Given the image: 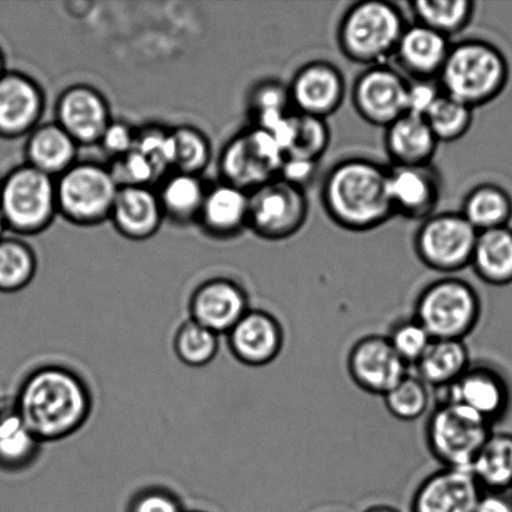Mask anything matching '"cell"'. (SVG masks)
I'll return each mask as SVG.
<instances>
[{"instance_id":"1","label":"cell","mask_w":512,"mask_h":512,"mask_svg":"<svg viewBox=\"0 0 512 512\" xmlns=\"http://www.w3.org/2000/svg\"><path fill=\"white\" fill-rule=\"evenodd\" d=\"M15 408L40 443H55L83 428L93 396L82 376L62 365H44L25 376Z\"/></svg>"},{"instance_id":"2","label":"cell","mask_w":512,"mask_h":512,"mask_svg":"<svg viewBox=\"0 0 512 512\" xmlns=\"http://www.w3.org/2000/svg\"><path fill=\"white\" fill-rule=\"evenodd\" d=\"M388 179L389 167L374 159L340 160L325 174L320 203L331 222L346 232H373L395 217Z\"/></svg>"},{"instance_id":"3","label":"cell","mask_w":512,"mask_h":512,"mask_svg":"<svg viewBox=\"0 0 512 512\" xmlns=\"http://www.w3.org/2000/svg\"><path fill=\"white\" fill-rule=\"evenodd\" d=\"M509 80L510 64L503 50L480 38L451 45L438 77L444 94L473 109L498 99Z\"/></svg>"},{"instance_id":"4","label":"cell","mask_w":512,"mask_h":512,"mask_svg":"<svg viewBox=\"0 0 512 512\" xmlns=\"http://www.w3.org/2000/svg\"><path fill=\"white\" fill-rule=\"evenodd\" d=\"M408 27L405 14L388 0H360L349 5L336 28L339 52L351 63L386 64Z\"/></svg>"},{"instance_id":"5","label":"cell","mask_w":512,"mask_h":512,"mask_svg":"<svg viewBox=\"0 0 512 512\" xmlns=\"http://www.w3.org/2000/svg\"><path fill=\"white\" fill-rule=\"evenodd\" d=\"M483 315L479 291L455 275L430 281L416 296L414 318L433 339L465 340L478 328Z\"/></svg>"},{"instance_id":"6","label":"cell","mask_w":512,"mask_h":512,"mask_svg":"<svg viewBox=\"0 0 512 512\" xmlns=\"http://www.w3.org/2000/svg\"><path fill=\"white\" fill-rule=\"evenodd\" d=\"M0 210L18 237L45 232L59 215L55 179L25 163L9 170L0 179Z\"/></svg>"},{"instance_id":"7","label":"cell","mask_w":512,"mask_h":512,"mask_svg":"<svg viewBox=\"0 0 512 512\" xmlns=\"http://www.w3.org/2000/svg\"><path fill=\"white\" fill-rule=\"evenodd\" d=\"M494 426L464 406L438 401L425 423V443L441 468L470 469Z\"/></svg>"},{"instance_id":"8","label":"cell","mask_w":512,"mask_h":512,"mask_svg":"<svg viewBox=\"0 0 512 512\" xmlns=\"http://www.w3.org/2000/svg\"><path fill=\"white\" fill-rule=\"evenodd\" d=\"M57 185L58 214L79 227L108 222L119 192L108 165L78 160L60 177Z\"/></svg>"},{"instance_id":"9","label":"cell","mask_w":512,"mask_h":512,"mask_svg":"<svg viewBox=\"0 0 512 512\" xmlns=\"http://www.w3.org/2000/svg\"><path fill=\"white\" fill-rule=\"evenodd\" d=\"M478 235L460 212L435 213L416 230L414 252L426 268L455 275L470 268Z\"/></svg>"},{"instance_id":"10","label":"cell","mask_w":512,"mask_h":512,"mask_svg":"<svg viewBox=\"0 0 512 512\" xmlns=\"http://www.w3.org/2000/svg\"><path fill=\"white\" fill-rule=\"evenodd\" d=\"M284 159V150L273 135L253 125L229 139L219 159V170L223 182L252 193L279 178Z\"/></svg>"},{"instance_id":"11","label":"cell","mask_w":512,"mask_h":512,"mask_svg":"<svg viewBox=\"0 0 512 512\" xmlns=\"http://www.w3.org/2000/svg\"><path fill=\"white\" fill-rule=\"evenodd\" d=\"M309 210L306 190L274 179L249 193L248 229L268 242H283L304 228Z\"/></svg>"},{"instance_id":"12","label":"cell","mask_w":512,"mask_h":512,"mask_svg":"<svg viewBox=\"0 0 512 512\" xmlns=\"http://www.w3.org/2000/svg\"><path fill=\"white\" fill-rule=\"evenodd\" d=\"M409 80L388 64L374 65L356 77L351 103L356 114L374 127L386 128L406 114Z\"/></svg>"},{"instance_id":"13","label":"cell","mask_w":512,"mask_h":512,"mask_svg":"<svg viewBox=\"0 0 512 512\" xmlns=\"http://www.w3.org/2000/svg\"><path fill=\"white\" fill-rule=\"evenodd\" d=\"M438 401H448L473 411L495 426L508 415L512 394L508 379L489 363H473L448 388L435 390Z\"/></svg>"},{"instance_id":"14","label":"cell","mask_w":512,"mask_h":512,"mask_svg":"<svg viewBox=\"0 0 512 512\" xmlns=\"http://www.w3.org/2000/svg\"><path fill=\"white\" fill-rule=\"evenodd\" d=\"M346 369L360 390L381 398L409 374V366L396 354L386 335L380 334L355 341L346 358Z\"/></svg>"},{"instance_id":"15","label":"cell","mask_w":512,"mask_h":512,"mask_svg":"<svg viewBox=\"0 0 512 512\" xmlns=\"http://www.w3.org/2000/svg\"><path fill=\"white\" fill-rule=\"evenodd\" d=\"M288 88L294 112L321 119L339 112L348 90L343 72L323 59L301 65Z\"/></svg>"},{"instance_id":"16","label":"cell","mask_w":512,"mask_h":512,"mask_svg":"<svg viewBox=\"0 0 512 512\" xmlns=\"http://www.w3.org/2000/svg\"><path fill=\"white\" fill-rule=\"evenodd\" d=\"M112 120L107 98L92 85L75 84L64 89L55 104L54 122L79 147L98 145Z\"/></svg>"},{"instance_id":"17","label":"cell","mask_w":512,"mask_h":512,"mask_svg":"<svg viewBox=\"0 0 512 512\" xmlns=\"http://www.w3.org/2000/svg\"><path fill=\"white\" fill-rule=\"evenodd\" d=\"M45 110V95L37 80L18 70L0 78V138H27L39 124Z\"/></svg>"},{"instance_id":"18","label":"cell","mask_w":512,"mask_h":512,"mask_svg":"<svg viewBox=\"0 0 512 512\" xmlns=\"http://www.w3.org/2000/svg\"><path fill=\"white\" fill-rule=\"evenodd\" d=\"M250 309L242 285L229 278H213L200 284L190 296L189 319L217 335H228Z\"/></svg>"},{"instance_id":"19","label":"cell","mask_w":512,"mask_h":512,"mask_svg":"<svg viewBox=\"0 0 512 512\" xmlns=\"http://www.w3.org/2000/svg\"><path fill=\"white\" fill-rule=\"evenodd\" d=\"M389 197L395 217L423 222L436 213L443 180L433 164L420 167H389Z\"/></svg>"},{"instance_id":"20","label":"cell","mask_w":512,"mask_h":512,"mask_svg":"<svg viewBox=\"0 0 512 512\" xmlns=\"http://www.w3.org/2000/svg\"><path fill=\"white\" fill-rule=\"evenodd\" d=\"M483 493L470 469L440 468L416 488L410 512H475Z\"/></svg>"},{"instance_id":"21","label":"cell","mask_w":512,"mask_h":512,"mask_svg":"<svg viewBox=\"0 0 512 512\" xmlns=\"http://www.w3.org/2000/svg\"><path fill=\"white\" fill-rule=\"evenodd\" d=\"M227 338L230 353L240 364L263 368L279 358L284 349L285 331L269 311L250 309Z\"/></svg>"},{"instance_id":"22","label":"cell","mask_w":512,"mask_h":512,"mask_svg":"<svg viewBox=\"0 0 512 512\" xmlns=\"http://www.w3.org/2000/svg\"><path fill=\"white\" fill-rule=\"evenodd\" d=\"M157 190L152 187L119 188L109 222L122 237L133 242L154 237L164 222Z\"/></svg>"},{"instance_id":"23","label":"cell","mask_w":512,"mask_h":512,"mask_svg":"<svg viewBox=\"0 0 512 512\" xmlns=\"http://www.w3.org/2000/svg\"><path fill=\"white\" fill-rule=\"evenodd\" d=\"M453 43L418 23L408 24L394 59L411 79H438Z\"/></svg>"},{"instance_id":"24","label":"cell","mask_w":512,"mask_h":512,"mask_svg":"<svg viewBox=\"0 0 512 512\" xmlns=\"http://www.w3.org/2000/svg\"><path fill=\"white\" fill-rule=\"evenodd\" d=\"M425 118L406 113L385 128L384 148L394 167L433 164L439 147Z\"/></svg>"},{"instance_id":"25","label":"cell","mask_w":512,"mask_h":512,"mask_svg":"<svg viewBox=\"0 0 512 512\" xmlns=\"http://www.w3.org/2000/svg\"><path fill=\"white\" fill-rule=\"evenodd\" d=\"M204 232L214 238H234L249 222V193L223 182L207 189L197 219Z\"/></svg>"},{"instance_id":"26","label":"cell","mask_w":512,"mask_h":512,"mask_svg":"<svg viewBox=\"0 0 512 512\" xmlns=\"http://www.w3.org/2000/svg\"><path fill=\"white\" fill-rule=\"evenodd\" d=\"M79 148L57 123H42L27 137L25 164L57 179L78 162Z\"/></svg>"},{"instance_id":"27","label":"cell","mask_w":512,"mask_h":512,"mask_svg":"<svg viewBox=\"0 0 512 512\" xmlns=\"http://www.w3.org/2000/svg\"><path fill=\"white\" fill-rule=\"evenodd\" d=\"M42 443L13 403H0V470L19 473L39 458Z\"/></svg>"},{"instance_id":"28","label":"cell","mask_w":512,"mask_h":512,"mask_svg":"<svg viewBox=\"0 0 512 512\" xmlns=\"http://www.w3.org/2000/svg\"><path fill=\"white\" fill-rule=\"evenodd\" d=\"M471 364L465 340L433 339L413 368L430 389L440 390L455 383Z\"/></svg>"},{"instance_id":"29","label":"cell","mask_w":512,"mask_h":512,"mask_svg":"<svg viewBox=\"0 0 512 512\" xmlns=\"http://www.w3.org/2000/svg\"><path fill=\"white\" fill-rule=\"evenodd\" d=\"M470 268L485 284L512 283V229L504 227L479 233Z\"/></svg>"},{"instance_id":"30","label":"cell","mask_w":512,"mask_h":512,"mask_svg":"<svg viewBox=\"0 0 512 512\" xmlns=\"http://www.w3.org/2000/svg\"><path fill=\"white\" fill-rule=\"evenodd\" d=\"M460 213L478 233L509 227L511 194L499 184L480 183L465 195Z\"/></svg>"},{"instance_id":"31","label":"cell","mask_w":512,"mask_h":512,"mask_svg":"<svg viewBox=\"0 0 512 512\" xmlns=\"http://www.w3.org/2000/svg\"><path fill=\"white\" fill-rule=\"evenodd\" d=\"M207 189L200 175L173 172L155 190L164 217L174 223L188 224L197 222Z\"/></svg>"},{"instance_id":"32","label":"cell","mask_w":512,"mask_h":512,"mask_svg":"<svg viewBox=\"0 0 512 512\" xmlns=\"http://www.w3.org/2000/svg\"><path fill=\"white\" fill-rule=\"evenodd\" d=\"M484 491L509 493L512 489V434L491 433L470 466Z\"/></svg>"},{"instance_id":"33","label":"cell","mask_w":512,"mask_h":512,"mask_svg":"<svg viewBox=\"0 0 512 512\" xmlns=\"http://www.w3.org/2000/svg\"><path fill=\"white\" fill-rule=\"evenodd\" d=\"M408 7L414 23L451 39L473 23L476 3L473 0H415Z\"/></svg>"},{"instance_id":"34","label":"cell","mask_w":512,"mask_h":512,"mask_svg":"<svg viewBox=\"0 0 512 512\" xmlns=\"http://www.w3.org/2000/svg\"><path fill=\"white\" fill-rule=\"evenodd\" d=\"M37 255L20 237L0 239V293L13 294L27 288L37 274Z\"/></svg>"},{"instance_id":"35","label":"cell","mask_w":512,"mask_h":512,"mask_svg":"<svg viewBox=\"0 0 512 512\" xmlns=\"http://www.w3.org/2000/svg\"><path fill=\"white\" fill-rule=\"evenodd\" d=\"M331 142V130L326 119L291 113L290 135L286 144V157L319 162Z\"/></svg>"},{"instance_id":"36","label":"cell","mask_w":512,"mask_h":512,"mask_svg":"<svg viewBox=\"0 0 512 512\" xmlns=\"http://www.w3.org/2000/svg\"><path fill=\"white\" fill-rule=\"evenodd\" d=\"M474 110L443 93L426 114L425 120L439 143H454L470 132Z\"/></svg>"},{"instance_id":"37","label":"cell","mask_w":512,"mask_h":512,"mask_svg":"<svg viewBox=\"0 0 512 512\" xmlns=\"http://www.w3.org/2000/svg\"><path fill=\"white\" fill-rule=\"evenodd\" d=\"M248 107L255 127H273L285 115L293 112L288 84L281 83L278 79L261 80L250 90Z\"/></svg>"},{"instance_id":"38","label":"cell","mask_w":512,"mask_h":512,"mask_svg":"<svg viewBox=\"0 0 512 512\" xmlns=\"http://www.w3.org/2000/svg\"><path fill=\"white\" fill-rule=\"evenodd\" d=\"M383 400L386 410L396 420L413 423L428 413L431 391L419 376L409 373Z\"/></svg>"},{"instance_id":"39","label":"cell","mask_w":512,"mask_h":512,"mask_svg":"<svg viewBox=\"0 0 512 512\" xmlns=\"http://www.w3.org/2000/svg\"><path fill=\"white\" fill-rule=\"evenodd\" d=\"M174 351L183 364L203 368L217 358L219 335L188 319L175 334Z\"/></svg>"},{"instance_id":"40","label":"cell","mask_w":512,"mask_h":512,"mask_svg":"<svg viewBox=\"0 0 512 512\" xmlns=\"http://www.w3.org/2000/svg\"><path fill=\"white\" fill-rule=\"evenodd\" d=\"M174 172L202 175L212 160V144L198 128L182 125L172 129Z\"/></svg>"},{"instance_id":"41","label":"cell","mask_w":512,"mask_h":512,"mask_svg":"<svg viewBox=\"0 0 512 512\" xmlns=\"http://www.w3.org/2000/svg\"><path fill=\"white\" fill-rule=\"evenodd\" d=\"M154 165L160 182L174 172V140L172 129L147 125L137 129L135 148Z\"/></svg>"},{"instance_id":"42","label":"cell","mask_w":512,"mask_h":512,"mask_svg":"<svg viewBox=\"0 0 512 512\" xmlns=\"http://www.w3.org/2000/svg\"><path fill=\"white\" fill-rule=\"evenodd\" d=\"M386 338L409 368L418 363L433 341L428 330L413 315L394 321Z\"/></svg>"},{"instance_id":"43","label":"cell","mask_w":512,"mask_h":512,"mask_svg":"<svg viewBox=\"0 0 512 512\" xmlns=\"http://www.w3.org/2000/svg\"><path fill=\"white\" fill-rule=\"evenodd\" d=\"M115 182L119 188L124 187H152L160 183V178L154 165L137 149L113 159L108 165Z\"/></svg>"},{"instance_id":"44","label":"cell","mask_w":512,"mask_h":512,"mask_svg":"<svg viewBox=\"0 0 512 512\" xmlns=\"http://www.w3.org/2000/svg\"><path fill=\"white\" fill-rule=\"evenodd\" d=\"M135 140H137V129L123 120L113 119L105 129L98 145L113 160L132 152L135 148Z\"/></svg>"},{"instance_id":"45","label":"cell","mask_w":512,"mask_h":512,"mask_svg":"<svg viewBox=\"0 0 512 512\" xmlns=\"http://www.w3.org/2000/svg\"><path fill=\"white\" fill-rule=\"evenodd\" d=\"M128 512H185L182 501L172 491L150 488L139 491L130 501Z\"/></svg>"},{"instance_id":"46","label":"cell","mask_w":512,"mask_h":512,"mask_svg":"<svg viewBox=\"0 0 512 512\" xmlns=\"http://www.w3.org/2000/svg\"><path fill=\"white\" fill-rule=\"evenodd\" d=\"M443 94L438 79H411L406 100V113L425 118Z\"/></svg>"},{"instance_id":"47","label":"cell","mask_w":512,"mask_h":512,"mask_svg":"<svg viewBox=\"0 0 512 512\" xmlns=\"http://www.w3.org/2000/svg\"><path fill=\"white\" fill-rule=\"evenodd\" d=\"M319 172V162L294 157H285L279 178L284 182L306 190Z\"/></svg>"},{"instance_id":"48","label":"cell","mask_w":512,"mask_h":512,"mask_svg":"<svg viewBox=\"0 0 512 512\" xmlns=\"http://www.w3.org/2000/svg\"><path fill=\"white\" fill-rule=\"evenodd\" d=\"M475 512H512V495L499 491H484Z\"/></svg>"},{"instance_id":"49","label":"cell","mask_w":512,"mask_h":512,"mask_svg":"<svg viewBox=\"0 0 512 512\" xmlns=\"http://www.w3.org/2000/svg\"><path fill=\"white\" fill-rule=\"evenodd\" d=\"M364 512H400L398 509L390 505H374L366 509Z\"/></svg>"},{"instance_id":"50","label":"cell","mask_w":512,"mask_h":512,"mask_svg":"<svg viewBox=\"0 0 512 512\" xmlns=\"http://www.w3.org/2000/svg\"><path fill=\"white\" fill-rule=\"evenodd\" d=\"M8 72L7 64H5V57L2 48H0V78Z\"/></svg>"},{"instance_id":"51","label":"cell","mask_w":512,"mask_h":512,"mask_svg":"<svg viewBox=\"0 0 512 512\" xmlns=\"http://www.w3.org/2000/svg\"><path fill=\"white\" fill-rule=\"evenodd\" d=\"M7 232H8L7 224H5L2 210H0V239L5 237V233H7Z\"/></svg>"},{"instance_id":"52","label":"cell","mask_w":512,"mask_h":512,"mask_svg":"<svg viewBox=\"0 0 512 512\" xmlns=\"http://www.w3.org/2000/svg\"><path fill=\"white\" fill-rule=\"evenodd\" d=\"M185 512H203V511H185Z\"/></svg>"},{"instance_id":"53","label":"cell","mask_w":512,"mask_h":512,"mask_svg":"<svg viewBox=\"0 0 512 512\" xmlns=\"http://www.w3.org/2000/svg\"><path fill=\"white\" fill-rule=\"evenodd\" d=\"M510 493H511V495H512V489H511Z\"/></svg>"}]
</instances>
